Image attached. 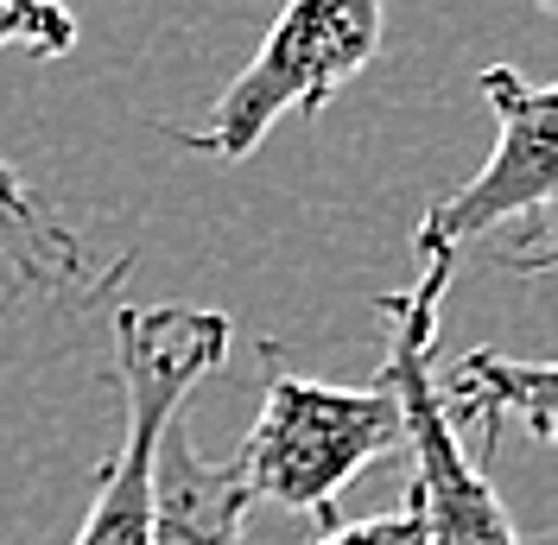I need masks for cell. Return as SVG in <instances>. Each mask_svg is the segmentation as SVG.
<instances>
[{"label":"cell","mask_w":558,"mask_h":545,"mask_svg":"<svg viewBox=\"0 0 558 545\" xmlns=\"http://www.w3.org/2000/svg\"><path fill=\"white\" fill-rule=\"evenodd\" d=\"M235 324L209 305H121L114 311V380H121V444L96 470V495L76 545H146L159 438L184 400L229 362Z\"/></svg>","instance_id":"obj_1"},{"label":"cell","mask_w":558,"mask_h":545,"mask_svg":"<svg viewBox=\"0 0 558 545\" xmlns=\"http://www.w3.org/2000/svg\"><path fill=\"white\" fill-rule=\"evenodd\" d=\"M267 362V393L260 419L242 444L254 501H274L286 513H312L330 526V508L362 470L400 450V400L381 375L368 387H330V380L292 375L286 349L260 337Z\"/></svg>","instance_id":"obj_2"},{"label":"cell","mask_w":558,"mask_h":545,"mask_svg":"<svg viewBox=\"0 0 558 545\" xmlns=\"http://www.w3.org/2000/svg\"><path fill=\"white\" fill-rule=\"evenodd\" d=\"M381 0H286L260 38V51L247 58V70L178 140L209 159H247V153H260V140L274 134L279 114L317 121L337 89H349L381 58Z\"/></svg>","instance_id":"obj_3"},{"label":"cell","mask_w":558,"mask_h":545,"mask_svg":"<svg viewBox=\"0 0 558 545\" xmlns=\"http://www.w3.org/2000/svg\"><path fill=\"white\" fill-rule=\"evenodd\" d=\"M483 102L495 108V146L470 184L418 216L413 261L457 272V247L501 222H526V247L508 254L514 272H553V191H558V89L514 64L483 70Z\"/></svg>","instance_id":"obj_4"},{"label":"cell","mask_w":558,"mask_h":545,"mask_svg":"<svg viewBox=\"0 0 558 545\" xmlns=\"http://www.w3.org/2000/svg\"><path fill=\"white\" fill-rule=\"evenodd\" d=\"M387 362L381 380L400 400V444L413 457V495L425 513V545H521L514 513L501 508L483 457L463 444L438 387H432V349H438V311H418L407 292L381 299Z\"/></svg>","instance_id":"obj_5"},{"label":"cell","mask_w":558,"mask_h":545,"mask_svg":"<svg viewBox=\"0 0 558 545\" xmlns=\"http://www.w3.org/2000/svg\"><path fill=\"white\" fill-rule=\"evenodd\" d=\"M247 513H254V482H247L242 450L204 457L184 432V419H172L159 438L146 545H247Z\"/></svg>","instance_id":"obj_6"},{"label":"cell","mask_w":558,"mask_h":545,"mask_svg":"<svg viewBox=\"0 0 558 545\" xmlns=\"http://www.w3.org/2000/svg\"><path fill=\"white\" fill-rule=\"evenodd\" d=\"M432 387H438V407L457 432L483 438V457L495 450V438L508 425L553 444V400H558L553 362H521V355H501V349H463L445 375L432 368Z\"/></svg>","instance_id":"obj_7"},{"label":"cell","mask_w":558,"mask_h":545,"mask_svg":"<svg viewBox=\"0 0 558 545\" xmlns=\"http://www.w3.org/2000/svg\"><path fill=\"white\" fill-rule=\"evenodd\" d=\"M0 267L13 272L20 292H45V299L89 272V247L51 216V204L7 159H0Z\"/></svg>","instance_id":"obj_8"},{"label":"cell","mask_w":558,"mask_h":545,"mask_svg":"<svg viewBox=\"0 0 558 545\" xmlns=\"http://www.w3.org/2000/svg\"><path fill=\"white\" fill-rule=\"evenodd\" d=\"M0 51H33V58H70L76 20L58 0H0Z\"/></svg>","instance_id":"obj_9"},{"label":"cell","mask_w":558,"mask_h":545,"mask_svg":"<svg viewBox=\"0 0 558 545\" xmlns=\"http://www.w3.org/2000/svg\"><path fill=\"white\" fill-rule=\"evenodd\" d=\"M317 545H425V513H418V495L407 488L400 508L375 513V520H349V526H324Z\"/></svg>","instance_id":"obj_10"},{"label":"cell","mask_w":558,"mask_h":545,"mask_svg":"<svg viewBox=\"0 0 558 545\" xmlns=\"http://www.w3.org/2000/svg\"><path fill=\"white\" fill-rule=\"evenodd\" d=\"M533 7H539V13H553V7H558V0H533Z\"/></svg>","instance_id":"obj_11"}]
</instances>
